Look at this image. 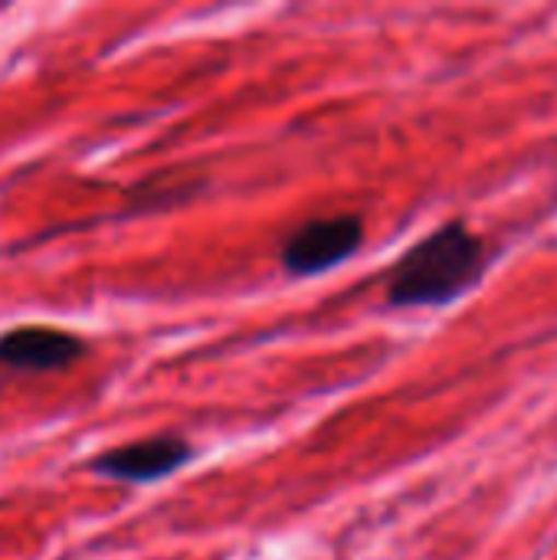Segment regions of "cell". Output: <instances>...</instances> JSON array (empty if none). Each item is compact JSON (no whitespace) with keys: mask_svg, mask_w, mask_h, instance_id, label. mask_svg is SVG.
Returning a JSON list of instances; mask_svg holds the SVG:
<instances>
[{"mask_svg":"<svg viewBox=\"0 0 557 560\" xmlns=\"http://www.w3.org/2000/svg\"><path fill=\"white\" fill-rule=\"evenodd\" d=\"M496 259L486 233L453 217L417 240L387 272V308H450L483 285Z\"/></svg>","mask_w":557,"mask_h":560,"instance_id":"6da1fadb","label":"cell"},{"mask_svg":"<svg viewBox=\"0 0 557 560\" xmlns=\"http://www.w3.org/2000/svg\"><path fill=\"white\" fill-rule=\"evenodd\" d=\"M364 246V217L361 213H332L315 217L292 230L279 246V262L295 279H312L338 269Z\"/></svg>","mask_w":557,"mask_h":560,"instance_id":"7a4b0ae2","label":"cell"},{"mask_svg":"<svg viewBox=\"0 0 557 560\" xmlns=\"http://www.w3.org/2000/svg\"><path fill=\"white\" fill-rule=\"evenodd\" d=\"M190 459H194V446L184 436L161 433V436L135 440V443L98 453L89 463V472L112 479V482H125V486H151V482L174 476Z\"/></svg>","mask_w":557,"mask_h":560,"instance_id":"3957f363","label":"cell"},{"mask_svg":"<svg viewBox=\"0 0 557 560\" xmlns=\"http://www.w3.org/2000/svg\"><path fill=\"white\" fill-rule=\"evenodd\" d=\"M85 341L66 328H46V325H23L0 335V364L10 371H59L69 368L85 354Z\"/></svg>","mask_w":557,"mask_h":560,"instance_id":"277c9868","label":"cell"},{"mask_svg":"<svg viewBox=\"0 0 557 560\" xmlns=\"http://www.w3.org/2000/svg\"><path fill=\"white\" fill-rule=\"evenodd\" d=\"M207 184L204 180H177V184H138L131 200L125 203L128 213H151V210H167L194 200Z\"/></svg>","mask_w":557,"mask_h":560,"instance_id":"5b68a950","label":"cell"}]
</instances>
